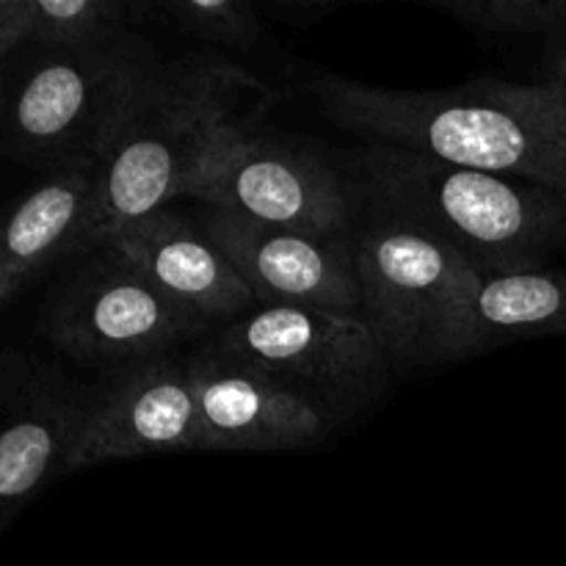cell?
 I'll use <instances>...</instances> for the list:
<instances>
[{
	"label": "cell",
	"instance_id": "3957f363",
	"mask_svg": "<svg viewBox=\"0 0 566 566\" xmlns=\"http://www.w3.org/2000/svg\"><path fill=\"white\" fill-rule=\"evenodd\" d=\"M357 219H385L434 238L481 276L551 265L566 249V191L462 169L385 144L343 158Z\"/></svg>",
	"mask_w": 566,
	"mask_h": 566
},
{
	"label": "cell",
	"instance_id": "6da1fadb",
	"mask_svg": "<svg viewBox=\"0 0 566 566\" xmlns=\"http://www.w3.org/2000/svg\"><path fill=\"white\" fill-rule=\"evenodd\" d=\"M307 92L332 125L368 144L566 191V119L545 81L401 92L324 75Z\"/></svg>",
	"mask_w": 566,
	"mask_h": 566
},
{
	"label": "cell",
	"instance_id": "ba28073f",
	"mask_svg": "<svg viewBox=\"0 0 566 566\" xmlns=\"http://www.w3.org/2000/svg\"><path fill=\"white\" fill-rule=\"evenodd\" d=\"M182 199L298 235L354 232L357 210L337 166L302 144L241 130L188 182Z\"/></svg>",
	"mask_w": 566,
	"mask_h": 566
},
{
	"label": "cell",
	"instance_id": "7a4b0ae2",
	"mask_svg": "<svg viewBox=\"0 0 566 566\" xmlns=\"http://www.w3.org/2000/svg\"><path fill=\"white\" fill-rule=\"evenodd\" d=\"M260 97L265 86L235 61L216 53L158 55L99 158L75 258L103 247L119 227L182 199L227 138L252 130Z\"/></svg>",
	"mask_w": 566,
	"mask_h": 566
},
{
	"label": "cell",
	"instance_id": "ffe728a7",
	"mask_svg": "<svg viewBox=\"0 0 566 566\" xmlns=\"http://www.w3.org/2000/svg\"><path fill=\"white\" fill-rule=\"evenodd\" d=\"M545 83H551L553 88H556L558 99H562V108H564V119H566V48L562 53L556 55V59L551 61V66H547V77Z\"/></svg>",
	"mask_w": 566,
	"mask_h": 566
},
{
	"label": "cell",
	"instance_id": "277c9868",
	"mask_svg": "<svg viewBox=\"0 0 566 566\" xmlns=\"http://www.w3.org/2000/svg\"><path fill=\"white\" fill-rule=\"evenodd\" d=\"M363 321L392 370L434 368L484 354L481 274L434 238L385 219L354 224Z\"/></svg>",
	"mask_w": 566,
	"mask_h": 566
},
{
	"label": "cell",
	"instance_id": "2e32d148",
	"mask_svg": "<svg viewBox=\"0 0 566 566\" xmlns=\"http://www.w3.org/2000/svg\"><path fill=\"white\" fill-rule=\"evenodd\" d=\"M133 28L122 0H31V36L39 50H75Z\"/></svg>",
	"mask_w": 566,
	"mask_h": 566
},
{
	"label": "cell",
	"instance_id": "9c48e42d",
	"mask_svg": "<svg viewBox=\"0 0 566 566\" xmlns=\"http://www.w3.org/2000/svg\"><path fill=\"white\" fill-rule=\"evenodd\" d=\"M202 451L188 354L171 352L105 370L83 392L66 475L149 453Z\"/></svg>",
	"mask_w": 566,
	"mask_h": 566
},
{
	"label": "cell",
	"instance_id": "7c38bea8",
	"mask_svg": "<svg viewBox=\"0 0 566 566\" xmlns=\"http://www.w3.org/2000/svg\"><path fill=\"white\" fill-rule=\"evenodd\" d=\"M202 451H296L329 434L324 415L205 337L188 352Z\"/></svg>",
	"mask_w": 566,
	"mask_h": 566
},
{
	"label": "cell",
	"instance_id": "8992f818",
	"mask_svg": "<svg viewBox=\"0 0 566 566\" xmlns=\"http://www.w3.org/2000/svg\"><path fill=\"white\" fill-rule=\"evenodd\" d=\"M208 337L216 348L313 403L329 426L374 407L392 374L363 315L254 304Z\"/></svg>",
	"mask_w": 566,
	"mask_h": 566
},
{
	"label": "cell",
	"instance_id": "5b68a950",
	"mask_svg": "<svg viewBox=\"0 0 566 566\" xmlns=\"http://www.w3.org/2000/svg\"><path fill=\"white\" fill-rule=\"evenodd\" d=\"M158 50L136 28L75 50H39L6 103V147L50 171L92 164L108 149Z\"/></svg>",
	"mask_w": 566,
	"mask_h": 566
},
{
	"label": "cell",
	"instance_id": "44dd1931",
	"mask_svg": "<svg viewBox=\"0 0 566 566\" xmlns=\"http://www.w3.org/2000/svg\"><path fill=\"white\" fill-rule=\"evenodd\" d=\"M6 111V86H3V64H0V119H3Z\"/></svg>",
	"mask_w": 566,
	"mask_h": 566
},
{
	"label": "cell",
	"instance_id": "52a82bcc",
	"mask_svg": "<svg viewBox=\"0 0 566 566\" xmlns=\"http://www.w3.org/2000/svg\"><path fill=\"white\" fill-rule=\"evenodd\" d=\"M39 335L64 357L88 368L116 370L180 352L208 324L171 304L114 247H97L48 293Z\"/></svg>",
	"mask_w": 566,
	"mask_h": 566
},
{
	"label": "cell",
	"instance_id": "30bf717a",
	"mask_svg": "<svg viewBox=\"0 0 566 566\" xmlns=\"http://www.w3.org/2000/svg\"><path fill=\"white\" fill-rule=\"evenodd\" d=\"M83 392L36 354L0 352V536L42 486L66 475Z\"/></svg>",
	"mask_w": 566,
	"mask_h": 566
},
{
	"label": "cell",
	"instance_id": "9a60e30c",
	"mask_svg": "<svg viewBox=\"0 0 566 566\" xmlns=\"http://www.w3.org/2000/svg\"><path fill=\"white\" fill-rule=\"evenodd\" d=\"M475 313L484 348L517 337L566 335V271L542 265L481 276Z\"/></svg>",
	"mask_w": 566,
	"mask_h": 566
},
{
	"label": "cell",
	"instance_id": "e0dca14e",
	"mask_svg": "<svg viewBox=\"0 0 566 566\" xmlns=\"http://www.w3.org/2000/svg\"><path fill=\"white\" fill-rule=\"evenodd\" d=\"M166 25L182 36L219 48L249 50L263 39L258 9L247 0H169L155 6Z\"/></svg>",
	"mask_w": 566,
	"mask_h": 566
},
{
	"label": "cell",
	"instance_id": "ac0fdd59",
	"mask_svg": "<svg viewBox=\"0 0 566 566\" xmlns=\"http://www.w3.org/2000/svg\"><path fill=\"white\" fill-rule=\"evenodd\" d=\"M429 6L490 36L566 31V0H434Z\"/></svg>",
	"mask_w": 566,
	"mask_h": 566
},
{
	"label": "cell",
	"instance_id": "5bb4252c",
	"mask_svg": "<svg viewBox=\"0 0 566 566\" xmlns=\"http://www.w3.org/2000/svg\"><path fill=\"white\" fill-rule=\"evenodd\" d=\"M97 166L50 171L0 213V313L55 263L75 258L92 208Z\"/></svg>",
	"mask_w": 566,
	"mask_h": 566
},
{
	"label": "cell",
	"instance_id": "8fae6325",
	"mask_svg": "<svg viewBox=\"0 0 566 566\" xmlns=\"http://www.w3.org/2000/svg\"><path fill=\"white\" fill-rule=\"evenodd\" d=\"M199 227L263 307L287 304L363 315L354 232L335 238L298 235L224 210H208Z\"/></svg>",
	"mask_w": 566,
	"mask_h": 566
},
{
	"label": "cell",
	"instance_id": "4fadbf2b",
	"mask_svg": "<svg viewBox=\"0 0 566 566\" xmlns=\"http://www.w3.org/2000/svg\"><path fill=\"white\" fill-rule=\"evenodd\" d=\"M103 247H114L171 304L213 332L258 304L247 282L205 235L202 227H193L169 210H155L119 227Z\"/></svg>",
	"mask_w": 566,
	"mask_h": 566
},
{
	"label": "cell",
	"instance_id": "d6986e66",
	"mask_svg": "<svg viewBox=\"0 0 566 566\" xmlns=\"http://www.w3.org/2000/svg\"><path fill=\"white\" fill-rule=\"evenodd\" d=\"M31 36V0H0V64Z\"/></svg>",
	"mask_w": 566,
	"mask_h": 566
}]
</instances>
